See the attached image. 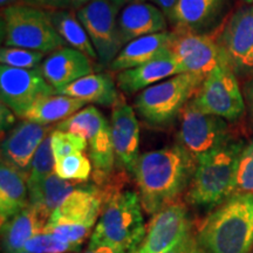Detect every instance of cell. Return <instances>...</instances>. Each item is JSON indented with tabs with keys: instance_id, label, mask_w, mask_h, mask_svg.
<instances>
[{
	"instance_id": "obj_1",
	"label": "cell",
	"mask_w": 253,
	"mask_h": 253,
	"mask_svg": "<svg viewBox=\"0 0 253 253\" xmlns=\"http://www.w3.org/2000/svg\"><path fill=\"white\" fill-rule=\"evenodd\" d=\"M195 169L196 160L179 143L141 154L134 176L142 208L153 214L172 204L190 185Z\"/></svg>"
},
{
	"instance_id": "obj_2",
	"label": "cell",
	"mask_w": 253,
	"mask_h": 253,
	"mask_svg": "<svg viewBox=\"0 0 253 253\" xmlns=\"http://www.w3.org/2000/svg\"><path fill=\"white\" fill-rule=\"evenodd\" d=\"M204 253H249L253 248V192L233 194L205 220Z\"/></svg>"
},
{
	"instance_id": "obj_3",
	"label": "cell",
	"mask_w": 253,
	"mask_h": 253,
	"mask_svg": "<svg viewBox=\"0 0 253 253\" xmlns=\"http://www.w3.org/2000/svg\"><path fill=\"white\" fill-rule=\"evenodd\" d=\"M144 235L140 196L130 190L116 191L107 196L90 237L89 250L113 248L123 253H136Z\"/></svg>"
},
{
	"instance_id": "obj_4",
	"label": "cell",
	"mask_w": 253,
	"mask_h": 253,
	"mask_svg": "<svg viewBox=\"0 0 253 253\" xmlns=\"http://www.w3.org/2000/svg\"><path fill=\"white\" fill-rule=\"evenodd\" d=\"M245 144L229 141L196 160L186 199L190 204L212 208L233 195L237 166Z\"/></svg>"
},
{
	"instance_id": "obj_5",
	"label": "cell",
	"mask_w": 253,
	"mask_h": 253,
	"mask_svg": "<svg viewBox=\"0 0 253 253\" xmlns=\"http://www.w3.org/2000/svg\"><path fill=\"white\" fill-rule=\"evenodd\" d=\"M204 78L182 73L142 90L135 97L136 112L144 122L154 126L171 125L192 100Z\"/></svg>"
},
{
	"instance_id": "obj_6",
	"label": "cell",
	"mask_w": 253,
	"mask_h": 253,
	"mask_svg": "<svg viewBox=\"0 0 253 253\" xmlns=\"http://www.w3.org/2000/svg\"><path fill=\"white\" fill-rule=\"evenodd\" d=\"M1 31L6 47L52 53L65 46L47 11L20 2L2 8Z\"/></svg>"
},
{
	"instance_id": "obj_7",
	"label": "cell",
	"mask_w": 253,
	"mask_h": 253,
	"mask_svg": "<svg viewBox=\"0 0 253 253\" xmlns=\"http://www.w3.org/2000/svg\"><path fill=\"white\" fill-rule=\"evenodd\" d=\"M55 129L75 132L86 138L89 143V158L95 181L97 184L106 182L116 163L112 126L106 116L95 106H87L65 121L59 122Z\"/></svg>"
},
{
	"instance_id": "obj_8",
	"label": "cell",
	"mask_w": 253,
	"mask_h": 253,
	"mask_svg": "<svg viewBox=\"0 0 253 253\" xmlns=\"http://www.w3.org/2000/svg\"><path fill=\"white\" fill-rule=\"evenodd\" d=\"M191 101L201 112L225 121H237L246 109L238 78L226 63H221L204 79Z\"/></svg>"
},
{
	"instance_id": "obj_9",
	"label": "cell",
	"mask_w": 253,
	"mask_h": 253,
	"mask_svg": "<svg viewBox=\"0 0 253 253\" xmlns=\"http://www.w3.org/2000/svg\"><path fill=\"white\" fill-rule=\"evenodd\" d=\"M118 12V6L109 0H91L77 9L78 19L97 54V62L107 68L123 48L119 34Z\"/></svg>"
},
{
	"instance_id": "obj_10",
	"label": "cell",
	"mask_w": 253,
	"mask_h": 253,
	"mask_svg": "<svg viewBox=\"0 0 253 253\" xmlns=\"http://www.w3.org/2000/svg\"><path fill=\"white\" fill-rule=\"evenodd\" d=\"M179 120L178 142L195 160L231 141L225 120L201 112L192 101L182 110Z\"/></svg>"
},
{
	"instance_id": "obj_11",
	"label": "cell",
	"mask_w": 253,
	"mask_h": 253,
	"mask_svg": "<svg viewBox=\"0 0 253 253\" xmlns=\"http://www.w3.org/2000/svg\"><path fill=\"white\" fill-rule=\"evenodd\" d=\"M218 43L237 78L253 77V4L242 6L231 15Z\"/></svg>"
},
{
	"instance_id": "obj_12",
	"label": "cell",
	"mask_w": 253,
	"mask_h": 253,
	"mask_svg": "<svg viewBox=\"0 0 253 253\" xmlns=\"http://www.w3.org/2000/svg\"><path fill=\"white\" fill-rule=\"evenodd\" d=\"M54 88L46 81L40 68L20 69L0 66V96L1 102L19 118L38 101L54 95Z\"/></svg>"
},
{
	"instance_id": "obj_13",
	"label": "cell",
	"mask_w": 253,
	"mask_h": 253,
	"mask_svg": "<svg viewBox=\"0 0 253 253\" xmlns=\"http://www.w3.org/2000/svg\"><path fill=\"white\" fill-rule=\"evenodd\" d=\"M171 56L182 73L207 78L214 68L225 63L218 41L210 36L185 31H172Z\"/></svg>"
},
{
	"instance_id": "obj_14",
	"label": "cell",
	"mask_w": 253,
	"mask_h": 253,
	"mask_svg": "<svg viewBox=\"0 0 253 253\" xmlns=\"http://www.w3.org/2000/svg\"><path fill=\"white\" fill-rule=\"evenodd\" d=\"M110 126L116 163L134 175L136 163L140 158V126L132 109L120 95L113 106Z\"/></svg>"
},
{
	"instance_id": "obj_15",
	"label": "cell",
	"mask_w": 253,
	"mask_h": 253,
	"mask_svg": "<svg viewBox=\"0 0 253 253\" xmlns=\"http://www.w3.org/2000/svg\"><path fill=\"white\" fill-rule=\"evenodd\" d=\"M191 230L184 205L172 203L155 213L143 244L136 253H166Z\"/></svg>"
},
{
	"instance_id": "obj_16",
	"label": "cell",
	"mask_w": 253,
	"mask_h": 253,
	"mask_svg": "<svg viewBox=\"0 0 253 253\" xmlns=\"http://www.w3.org/2000/svg\"><path fill=\"white\" fill-rule=\"evenodd\" d=\"M53 131L50 126L24 120L1 142V161L30 176L31 164L41 142Z\"/></svg>"
},
{
	"instance_id": "obj_17",
	"label": "cell",
	"mask_w": 253,
	"mask_h": 253,
	"mask_svg": "<svg viewBox=\"0 0 253 253\" xmlns=\"http://www.w3.org/2000/svg\"><path fill=\"white\" fill-rule=\"evenodd\" d=\"M40 69L46 81L56 91L91 74L94 67L91 59L84 53L63 46L50 53L43 60Z\"/></svg>"
},
{
	"instance_id": "obj_18",
	"label": "cell",
	"mask_w": 253,
	"mask_h": 253,
	"mask_svg": "<svg viewBox=\"0 0 253 253\" xmlns=\"http://www.w3.org/2000/svg\"><path fill=\"white\" fill-rule=\"evenodd\" d=\"M107 196L106 191L95 185H78L48 219L93 227Z\"/></svg>"
},
{
	"instance_id": "obj_19",
	"label": "cell",
	"mask_w": 253,
	"mask_h": 253,
	"mask_svg": "<svg viewBox=\"0 0 253 253\" xmlns=\"http://www.w3.org/2000/svg\"><path fill=\"white\" fill-rule=\"evenodd\" d=\"M123 47L138 38L167 31V17L157 6L147 2L126 5L118 19Z\"/></svg>"
},
{
	"instance_id": "obj_20",
	"label": "cell",
	"mask_w": 253,
	"mask_h": 253,
	"mask_svg": "<svg viewBox=\"0 0 253 253\" xmlns=\"http://www.w3.org/2000/svg\"><path fill=\"white\" fill-rule=\"evenodd\" d=\"M171 40L172 32L168 31L132 40L121 49L115 60L110 63L109 69L113 72H122L171 55Z\"/></svg>"
},
{
	"instance_id": "obj_21",
	"label": "cell",
	"mask_w": 253,
	"mask_h": 253,
	"mask_svg": "<svg viewBox=\"0 0 253 253\" xmlns=\"http://www.w3.org/2000/svg\"><path fill=\"white\" fill-rule=\"evenodd\" d=\"M226 0H178L170 21L175 30L203 34L213 26Z\"/></svg>"
},
{
	"instance_id": "obj_22",
	"label": "cell",
	"mask_w": 253,
	"mask_h": 253,
	"mask_svg": "<svg viewBox=\"0 0 253 253\" xmlns=\"http://www.w3.org/2000/svg\"><path fill=\"white\" fill-rule=\"evenodd\" d=\"M178 74H182L178 63L171 55H168L140 67L119 72L116 81L123 93L135 94Z\"/></svg>"
},
{
	"instance_id": "obj_23",
	"label": "cell",
	"mask_w": 253,
	"mask_h": 253,
	"mask_svg": "<svg viewBox=\"0 0 253 253\" xmlns=\"http://www.w3.org/2000/svg\"><path fill=\"white\" fill-rule=\"evenodd\" d=\"M54 94L66 95L86 103H95L103 107H113L121 95L116 88L115 81L107 73H91L56 90Z\"/></svg>"
},
{
	"instance_id": "obj_24",
	"label": "cell",
	"mask_w": 253,
	"mask_h": 253,
	"mask_svg": "<svg viewBox=\"0 0 253 253\" xmlns=\"http://www.w3.org/2000/svg\"><path fill=\"white\" fill-rule=\"evenodd\" d=\"M27 176L9 164L0 167V220L1 224L17 216L30 205Z\"/></svg>"
},
{
	"instance_id": "obj_25",
	"label": "cell",
	"mask_w": 253,
	"mask_h": 253,
	"mask_svg": "<svg viewBox=\"0 0 253 253\" xmlns=\"http://www.w3.org/2000/svg\"><path fill=\"white\" fill-rule=\"evenodd\" d=\"M47 220L36 208L28 205L17 216L1 224L4 253H20L28 240L42 232Z\"/></svg>"
},
{
	"instance_id": "obj_26",
	"label": "cell",
	"mask_w": 253,
	"mask_h": 253,
	"mask_svg": "<svg viewBox=\"0 0 253 253\" xmlns=\"http://www.w3.org/2000/svg\"><path fill=\"white\" fill-rule=\"evenodd\" d=\"M27 188L30 205L48 219L50 214L78 188V185L62 179L54 172L38 181L27 179Z\"/></svg>"
},
{
	"instance_id": "obj_27",
	"label": "cell",
	"mask_w": 253,
	"mask_h": 253,
	"mask_svg": "<svg viewBox=\"0 0 253 253\" xmlns=\"http://www.w3.org/2000/svg\"><path fill=\"white\" fill-rule=\"evenodd\" d=\"M86 104L84 101L75 97L54 94L33 104L23 119L42 126L53 122H62L84 109Z\"/></svg>"
},
{
	"instance_id": "obj_28",
	"label": "cell",
	"mask_w": 253,
	"mask_h": 253,
	"mask_svg": "<svg viewBox=\"0 0 253 253\" xmlns=\"http://www.w3.org/2000/svg\"><path fill=\"white\" fill-rule=\"evenodd\" d=\"M47 13L53 26L65 43H68L72 48L84 53L94 61H97V54L93 43L74 12L71 9H56V11H47Z\"/></svg>"
},
{
	"instance_id": "obj_29",
	"label": "cell",
	"mask_w": 253,
	"mask_h": 253,
	"mask_svg": "<svg viewBox=\"0 0 253 253\" xmlns=\"http://www.w3.org/2000/svg\"><path fill=\"white\" fill-rule=\"evenodd\" d=\"M93 164L84 153L69 155L56 160L55 173L66 181L86 182L90 177Z\"/></svg>"
},
{
	"instance_id": "obj_30",
	"label": "cell",
	"mask_w": 253,
	"mask_h": 253,
	"mask_svg": "<svg viewBox=\"0 0 253 253\" xmlns=\"http://www.w3.org/2000/svg\"><path fill=\"white\" fill-rule=\"evenodd\" d=\"M45 53L37 50L19 48V47H2L0 49L1 65L20 69L40 68L43 62Z\"/></svg>"
},
{
	"instance_id": "obj_31",
	"label": "cell",
	"mask_w": 253,
	"mask_h": 253,
	"mask_svg": "<svg viewBox=\"0 0 253 253\" xmlns=\"http://www.w3.org/2000/svg\"><path fill=\"white\" fill-rule=\"evenodd\" d=\"M52 132L46 136L45 140L41 142L38 148L33 161H32L31 172L27 179L38 181V179H42L55 172L56 161L52 148Z\"/></svg>"
},
{
	"instance_id": "obj_32",
	"label": "cell",
	"mask_w": 253,
	"mask_h": 253,
	"mask_svg": "<svg viewBox=\"0 0 253 253\" xmlns=\"http://www.w3.org/2000/svg\"><path fill=\"white\" fill-rule=\"evenodd\" d=\"M80 248V245L63 242L54 235L41 232L28 240L20 253H67L78 251Z\"/></svg>"
},
{
	"instance_id": "obj_33",
	"label": "cell",
	"mask_w": 253,
	"mask_h": 253,
	"mask_svg": "<svg viewBox=\"0 0 253 253\" xmlns=\"http://www.w3.org/2000/svg\"><path fill=\"white\" fill-rule=\"evenodd\" d=\"M52 148L56 161L69 155L84 153L87 148V140L75 132L55 129L52 132Z\"/></svg>"
},
{
	"instance_id": "obj_34",
	"label": "cell",
	"mask_w": 253,
	"mask_h": 253,
	"mask_svg": "<svg viewBox=\"0 0 253 253\" xmlns=\"http://www.w3.org/2000/svg\"><path fill=\"white\" fill-rule=\"evenodd\" d=\"M253 192V141L245 145L237 166L233 194Z\"/></svg>"
},
{
	"instance_id": "obj_35",
	"label": "cell",
	"mask_w": 253,
	"mask_h": 253,
	"mask_svg": "<svg viewBox=\"0 0 253 253\" xmlns=\"http://www.w3.org/2000/svg\"><path fill=\"white\" fill-rule=\"evenodd\" d=\"M166 253H204V251L199 243L198 237H196L194 232L190 230L175 246H172Z\"/></svg>"
},
{
	"instance_id": "obj_36",
	"label": "cell",
	"mask_w": 253,
	"mask_h": 253,
	"mask_svg": "<svg viewBox=\"0 0 253 253\" xmlns=\"http://www.w3.org/2000/svg\"><path fill=\"white\" fill-rule=\"evenodd\" d=\"M20 4L31 6L45 11L73 8L72 0H20Z\"/></svg>"
},
{
	"instance_id": "obj_37",
	"label": "cell",
	"mask_w": 253,
	"mask_h": 253,
	"mask_svg": "<svg viewBox=\"0 0 253 253\" xmlns=\"http://www.w3.org/2000/svg\"><path fill=\"white\" fill-rule=\"evenodd\" d=\"M1 131H9L14 128L15 125V114L6 106L5 103L1 102Z\"/></svg>"
},
{
	"instance_id": "obj_38",
	"label": "cell",
	"mask_w": 253,
	"mask_h": 253,
	"mask_svg": "<svg viewBox=\"0 0 253 253\" xmlns=\"http://www.w3.org/2000/svg\"><path fill=\"white\" fill-rule=\"evenodd\" d=\"M151 1L155 2V4L157 5V7L160 8L164 13V15L170 20L173 8H175L178 0H151Z\"/></svg>"
},
{
	"instance_id": "obj_39",
	"label": "cell",
	"mask_w": 253,
	"mask_h": 253,
	"mask_svg": "<svg viewBox=\"0 0 253 253\" xmlns=\"http://www.w3.org/2000/svg\"><path fill=\"white\" fill-rule=\"evenodd\" d=\"M244 95H245V103L248 107L250 115L253 120V77L250 79V81L246 82L244 87Z\"/></svg>"
},
{
	"instance_id": "obj_40",
	"label": "cell",
	"mask_w": 253,
	"mask_h": 253,
	"mask_svg": "<svg viewBox=\"0 0 253 253\" xmlns=\"http://www.w3.org/2000/svg\"><path fill=\"white\" fill-rule=\"evenodd\" d=\"M84 253H123V252L120 251L118 249H113V248H97L94 250H88V251Z\"/></svg>"
},
{
	"instance_id": "obj_41",
	"label": "cell",
	"mask_w": 253,
	"mask_h": 253,
	"mask_svg": "<svg viewBox=\"0 0 253 253\" xmlns=\"http://www.w3.org/2000/svg\"><path fill=\"white\" fill-rule=\"evenodd\" d=\"M110 2H113L114 5L118 6L120 8L121 6L125 5H129V4H134V2H143L144 0H109Z\"/></svg>"
},
{
	"instance_id": "obj_42",
	"label": "cell",
	"mask_w": 253,
	"mask_h": 253,
	"mask_svg": "<svg viewBox=\"0 0 253 253\" xmlns=\"http://www.w3.org/2000/svg\"><path fill=\"white\" fill-rule=\"evenodd\" d=\"M90 1H91V0H72L73 8L79 9V8L84 7V5H87L88 2H90Z\"/></svg>"
},
{
	"instance_id": "obj_43",
	"label": "cell",
	"mask_w": 253,
	"mask_h": 253,
	"mask_svg": "<svg viewBox=\"0 0 253 253\" xmlns=\"http://www.w3.org/2000/svg\"><path fill=\"white\" fill-rule=\"evenodd\" d=\"M19 2H20V0H0V5H1L2 8L17 5V4H19Z\"/></svg>"
},
{
	"instance_id": "obj_44",
	"label": "cell",
	"mask_w": 253,
	"mask_h": 253,
	"mask_svg": "<svg viewBox=\"0 0 253 253\" xmlns=\"http://www.w3.org/2000/svg\"><path fill=\"white\" fill-rule=\"evenodd\" d=\"M243 1H244L245 4H248V5H252L253 4V0H243Z\"/></svg>"
}]
</instances>
